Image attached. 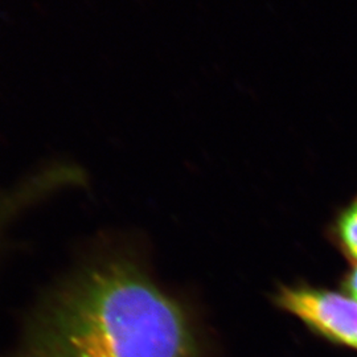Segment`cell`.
Wrapping results in <instances>:
<instances>
[{"label":"cell","instance_id":"cell-2","mask_svg":"<svg viewBox=\"0 0 357 357\" xmlns=\"http://www.w3.org/2000/svg\"><path fill=\"white\" fill-rule=\"evenodd\" d=\"M277 305L332 343L357 351V299L332 290L296 284L282 287Z\"/></svg>","mask_w":357,"mask_h":357},{"label":"cell","instance_id":"cell-4","mask_svg":"<svg viewBox=\"0 0 357 357\" xmlns=\"http://www.w3.org/2000/svg\"><path fill=\"white\" fill-rule=\"evenodd\" d=\"M335 237L345 255L357 261V197L337 217Z\"/></svg>","mask_w":357,"mask_h":357},{"label":"cell","instance_id":"cell-3","mask_svg":"<svg viewBox=\"0 0 357 357\" xmlns=\"http://www.w3.org/2000/svg\"><path fill=\"white\" fill-rule=\"evenodd\" d=\"M33 205L35 200L24 187L16 185L0 193V243L13 222Z\"/></svg>","mask_w":357,"mask_h":357},{"label":"cell","instance_id":"cell-1","mask_svg":"<svg viewBox=\"0 0 357 357\" xmlns=\"http://www.w3.org/2000/svg\"><path fill=\"white\" fill-rule=\"evenodd\" d=\"M11 357H203V348L190 311L116 246L48 293Z\"/></svg>","mask_w":357,"mask_h":357},{"label":"cell","instance_id":"cell-5","mask_svg":"<svg viewBox=\"0 0 357 357\" xmlns=\"http://www.w3.org/2000/svg\"><path fill=\"white\" fill-rule=\"evenodd\" d=\"M345 291L357 299V265L347 274L344 280Z\"/></svg>","mask_w":357,"mask_h":357}]
</instances>
